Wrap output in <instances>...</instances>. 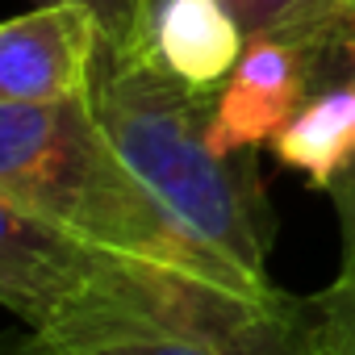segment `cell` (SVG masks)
Segmentation results:
<instances>
[{"label":"cell","instance_id":"6da1fadb","mask_svg":"<svg viewBox=\"0 0 355 355\" xmlns=\"http://www.w3.org/2000/svg\"><path fill=\"white\" fill-rule=\"evenodd\" d=\"M92 113L138 184L201 259L247 288H276L268 276L272 205L255 171V150L218 155L209 142V101L171 80L146 51L101 46Z\"/></svg>","mask_w":355,"mask_h":355},{"label":"cell","instance_id":"7a4b0ae2","mask_svg":"<svg viewBox=\"0 0 355 355\" xmlns=\"http://www.w3.org/2000/svg\"><path fill=\"white\" fill-rule=\"evenodd\" d=\"M0 201L59 222L101 247L259 293L218 272L175 234L167 214L101 130L88 96L42 105L0 101Z\"/></svg>","mask_w":355,"mask_h":355},{"label":"cell","instance_id":"3957f363","mask_svg":"<svg viewBox=\"0 0 355 355\" xmlns=\"http://www.w3.org/2000/svg\"><path fill=\"white\" fill-rule=\"evenodd\" d=\"M17 355H326L309 297L280 293L272 305L222 326H142L92 338L30 334Z\"/></svg>","mask_w":355,"mask_h":355},{"label":"cell","instance_id":"277c9868","mask_svg":"<svg viewBox=\"0 0 355 355\" xmlns=\"http://www.w3.org/2000/svg\"><path fill=\"white\" fill-rule=\"evenodd\" d=\"M105 46L101 17L80 0H42L0 26V101H76L92 92Z\"/></svg>","mask_w":355,"mask_h":355},{"label":"cell","instance_id":"5b68a950","mask_svg":"<svg viewBox=\"0 0 355 355\" xmlns=\"http://www.w3.org/2000/svg\"><path fill=\"white\" fill-rule=\"evenodd\" d=\"M318 84L313 51L280 30H259L230 80L209 101V142L218 155H247L272 142Z\"/></svg>","mask_w":355,"mask_h":355},{"label":"cell","instance_id":"8992f818","mask_svg":"<svg viewBox=\"0 0 355 355\" xmlns=\"http://www.w3.org/2000/svg\"><path fill=\"white\" fill-rule=\"evenodd\" d=\"M318 84L288 125L272 138L284 167L301 171L313 189H330L355 163V46L318 51Z\"/></svg>","mask_w":355,"mask_h":355},{"label":"cell","instance_id":"52a82bcc","mask_svg":"<svg viewBox=\"0 0 355 355\" xmlns=\"http://www.w3.org/2000/svg\"><path fill=\"white\" fill-rule=\"evenodd\" d=\"M247 26L230 0H155L146 55L184 88L214 96L247 51Z\"/></svg>","mask_w":355,"mask_h":355},{"label":"cell","instance_id":"ba28073f","mask_svg":"<svg viewBox=\"0 0 355 355\" xmlns=\"http://www.w3.org/2000/svg\"><path fill=\"white\" fill-rule=\"evenodd\" d=\"M276 30L297 38L313 55L355 46V0H301Z\"/></svg>","mask_w":355,"mask_h":355},{"label":"cell","instance_id":"9c48e42d","mask_svg":"<svg viewBox=\"0 0 355 355\" xmlns=\"http://www.w3.org/2000/svg\"><path fill=\"white\" fill-rule=\"evenodd\" d=\"M326 355H355V276H334L322 293L309 297Z\"/></svg>","mask_w":355,"mask_h":355},{"label":"cell","instance_id":"30bf717a","mask_svg":"<svg viewBox=\"0 0 355 355\" xmlns=\"http://www.w3.org/2000/svg\"><path fill=\"white\" fill-rule=\"evenodd\" d=\"M101 17L105 42L121 46V51H142L146 46V30H150V5L155 0H80Z\"/></svg>","mask_w":355,"mask_h":355},{"label":"cell","instance_id":"8fae6325","mask_svg":"<svg viewBox=\"0 0 355 355\" xmlns=\"http://www.w3.org/2000/svg\"><path fill=\"white\" fill-rule=\"evenodd\" d=\"M338 222V276H355V163L326 189Z\"/></svg>","mask_w":355,"mask_h":355},{"label":"cell","instance_id":"7c38bea8","mask_svg":"<svg viewBox=\"0 0 355 355\" xmlns=\"http://www.w3.org/2000/svg\"><path fill=\"white\" fill-rule=\"evenodd\" d=\"M301 0H234V13L243 17L247 34H259V30H276Z\"/></svg>","mask_w":355,"mask_h":355}]
</instances>
